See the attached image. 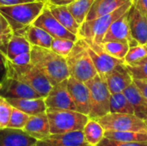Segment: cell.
Returning a JSON list of instances; mask_svg holds the SVG:
<instances>
[{"instance_id": "cell-45", "label": "cell", "mask_w": 147, "mask_h": 146, "mask_svg": "<svg viewBox=\"0 0 147 146\" xmlns=\"http://www.w3.org/2000/svg\"><path fill=\"white\" fill-rule=\"evenodd\" d=\"M144 121H145V123H146V126H147V117L144 120Z\"/></svg>"}, {"instance_id": "cell-38", "label": "cell", "mask_w": 147, "mask_h": 146, "mask_svg": "<svg viewBox=\"0 0 147 146\" xmlns=\"http://www.w3.org/2000/svg\"><path fill=\"white\" fill-rule=\"evenodd\" d=\"M12 29L5 19V17L3 15V14L0 12V35L2 34H12Z\"/></svg>"}, {"instance_id": "cell-33", "label": "cell", "mask_w": 147, "mask_h": 146, "mask_svg": "<svg viewBox=\"0 0 147 146\" xmlns=\"http://www.w3.org/2000/svg\"><path fill=\"white\" fill-rule=\"evenodd\" d=\"M29 116L28 114L12 107L9 120L7 128L11 129H17V130H22L27 124Z\"/></svg>"}, {"instance_id": "cell-21", "label": "cell", "mask_w": 147, "mask_h": 146, "mask_svg": "<svg viewBox=\"0 0 147 146\" xmlns=\"http://www.w3.org/2000/svg\"><path fill=\"white\" fill-rule=\"evenodd\" d=\"M9 104L28 115H34L47 111L44 97L39 98H12L7 99Z\"/></svg>"}, {"instance_id": "cell-37", "label": "cell", "mask_w": 147, "mask_h": 146, "mask_svg": "<svg viewBox=\"0 0 147 146\" xmlns=\"http://www.w3.org/2000/svg\"><path fill=\"white\" fill-rule=\"evenodd\" d=\"M9 60L14 65H28L31 63V55H30V52H25V53H22V54L16 56Z\"/></svg>"}, {"instance_id": "cell-31", "label": "cell", "mask_w": 147, "mask_h": 146, "mask_svg": "<svg viewBox=\"0 0 147 146\" xmlns=\"http://www.w3.org/2000/svg\"><path fill=\"white\" fill-rule=\"evenodd\" d=\"M147 59V45L137 44L130 46L127 55L124 58V63L127 65H134Z\"/></svg>"}, {"instance_id": "cell-5", "label": "cell", "mask_w": 147, "mask_h": 146, "mask_svg": "<svg viewBox=\"0 0 147 146\" xmlns=\"http://www.w3.org/2000/svg\"><path fill=\"white\" fill-rule=\"evenodd\" d=\"M131 6L132 0L109 14L104 15L93 20L84 21L80 26L78 38L90 40L98 45H102L103 37L110 25L116 19L127 12Z\"/></svg>"}, {"instance_id": "cell-39", "label": "cell", "mask_w": 147, "mask_h": 146, "mask_svg": "<svg viewBox=\"0 0 147 146\" xmlns=\"http://www.w3.org/2000/svg\"><path fill=\"white\" fill-rule=\"evenodd\" d=\"M132 4L147 16V0H132Z\"/></svg>"}, {"instance_id": "cell-44", "label": "cell", "mask_w": 147, "mask_h": 146, "mask_svg": "<svg viewBox=\"0 0 147 146\" xmlns=\"http://www.w3.org/2000/svg\"><path fill=\"white\" fill-rule=\"evenodd\" d=\"M47 3L54 5H68L75 0H47Z\"/></svg>"}, {"instance_id": "cell-14", "label": "cell", "mask_w": 147, "mask_h": 146, "mask_svg": "<svg viewBox=\"0 0 147 146\" xmlns=\"http://www.w3.org/2000/svg\"><path fill=\"white\" fill-rule=\"evenodd\" d=\"M34 146H91L84 137L83 131L50 134L45 139L36 140Z\"/></svg>"}, {"instance_id": "cell-23", "label": "cell", "mask_w": 147, "mask_h": 146, "mask_svg": "<svg viewBox=\"0 0 147 146\" xmlns=\"http://www.w3.org/2000/svg\"><path fill=\"white\" fill-rule=\"evenodd\" d=\"M131 0H94L85 21L109 14Z\"/></svg>"}, {"instance_id": "cell-22", "label": "cell", "mask_w": 147, "mask_h": 146, "mask_svg": "<svg viewBox=\"0 0 147 146\" xmlns=\"http://www.w3.org/2000/svg\"><path fill=\"white\" fill-rule=\"evenodd\" d=\"M47 4L51 13L53 15V16L66 29H68L70 32H71L72 34L78 36L81 25L78 23V22L72 16V15L71 14V12L67 8V5H54L47 3Z\"/></svg>"}, {"instance_id": "cell-43", "label": "cell", "mask_w": 147, "mask_h": 146, "mask_svg": "<svg viewBox=\"0 0 147 146\" xmlns=\"http://www.w3.org/2000/svg\"><path fill=\"white\" fill-rule=\"evenodd\" d=\"M11 34H7L0 35V49H2L4 52H6L7 44H8V41H9Z\"/></svg>"}, {"instance_id": "cell-42", "label": "cell", "mask_w": 147, "mask_h": 146, "mask_svg": "<svg viewBox=\"0 0 147 146\" xmlns=\"http://www.w3.org/2000/svg\"><path fill=\"white\" fill-rule=\"evenodd\" d=\"M32 1H35V0H0V6H10L18 3H28Z\"/></svg>"}, {"instance_id": "cell-19", "label": "cell", "mask_w": 147, "mask_h": 146, "mask_svg": "<svg viewBox=\"0 0 147 146\" xmlns=\"http://www.w3.org/2000/svg\"><path fill=\"white\" fill-rule=\"evenodd\" d=\"M36 139L22 130L0 129V146H34Z\"/></svg>"}, {"instance_id": "cell-24", "label": "cell", "mask_w": 147, "mask_h": 146, "mask_svg": "<svg viewBox=\"0 0 147 146\" xmlns=\"http://www.w3.org/2000/svg\"><path fill=\"white\" fill-rule=\"evenodd\" d=\"M19 34H22L31 46L51 48L53 38L45 30L34 24H31Z\"/></svg>"}, {"instance_id": "cell-40", "label": "cell", "mask_w": 147, "mask_h": 146, "mask_svg": "<svg viewBox=\"0 0 147 146\" xmlns=\"http://www.w3.org/2000/svg\"><path fill=\"white\" fill-rule=\"evenodd\" d=\"M5 52L0 49V82L6 77V64H5Z\"/></svg>"}, {"instance_id": "cell-11", "label": "cell", "mask_w": 147, "mask_h": 146, "mask_svg": "<svg viewBox=\"0 0 147 146\" xmlns=\"http://www.w3.org/2000/svg\"><path fill=\"white\" fill-rule=\"evenodd\" d=\"M67 79L53 85L47 96L44 97L47 108L77 111L76 105L68 90Z\"/></svg>"}, {"instance_id": "cell-12", "label": "cell", "mask_w": 147, "mask_h": 146, "mask_svg": "<svg viewBox=\"0 0 147 146\" xmlns=\"http://www.w3.org/2000/svg\"><path fill=\"white\" fill-rule=\"evenodd\" d=\"M0 96L5 99L42 97L28 85L8 77H5L0 82Z\"/></svg>"}, {"instance_id": "cell-17", "label": "cell", "mask_w": 147, "mask_h": 146, "mask_svg": "<svg viewBox=\"0 0 147 146\" xmlns=\"http://www.w3.org/2000/svg\"><path fill=\"white\" fill-rule=\"evenodd\" d=\"M127 17L132 37L139 44L147 45V16L132 4L127 11Z\"/></svg>"}, {"instance_id": "cell-41", "label": "cell", "mask_w": 147, "mask_h": 146, "mask_svg": "<svg viewBox=\"0 0 147 146\" xmlns=\"http://www.w3.org/2000/svg\"><path fill=\"white\" fill-rule=\"evenodd\" d=\"M134 83L147 98V79H134Z\"/></svg>"}, {"instance_id": "cell-8", "label": "cell", "mask_w": 147, "mask_h": 146, "mask_svg": "<svg viewBox=\"0 0 147 146\" xmlns=\"http://www.w3.org/2000/svg\"><path fill=\"white\" fill-rule=\"evenodd\" d=\"M105 130L130 131L147 133V126L143 120L132 114L109 113L96 119Z\"/></svg>"}, {"instance_id": "cell-4", "label": "cell", "mask_w": 147, "mask_h": 146, "mask_svg": "<svg viewBox=\"0 0 147 146\" xmlns=\"http://www.w3.org/2000/svg\"><path fill=\"white\" fill-rule=\"evenodd\" d=\"M65 59L70 77L81 82L85 83L98 74L86 49L84 39H78L72 50Z\"/></svg>"}, {"instance_id": "cell-32", "label": "cell", "mask_w": 147, "mask_h": 146, "mask_svg": "<svg viewBox=\"0 0 147 146\" xmlns=\"http://www.w3.org/2000/svg\"><path fill=\"white\" fill-rule=\"evenodd\" d=\"M74 40H69V39H64V38H53L51 45V49L56 52L57 54L66 58L68 54L72 50L74 45Z\"/></svg>"}, {"instance_id": "cell-3", "label": "cell", "mask_w": 147, "mask_h": 146, "mask_svg": "<svg viewBox=\"0 0 147 146\" xmlns=\"http://www.w3.org/2000/svg\"><path fill=\"white\" fill-rule=\"evenodd\" d=\"M5 64L6 77L22 82L34 89L42 97H46L53 88L52 83L45 75L31 63L24 65H16L6 57Z\"/></svg>"}, {"instance_id": "cell-35", "label": "cell", "mask_w": 147, "mask_h": 146, "mask_svg": "<svg viewBox=\"0 0 147 146\" xmlns=\"http://www.w3.org/2000/svg\"><path fill=\"white\" fill-rule=\"evenodd\" d=\"M126 66L133 79H147V59L136 65Z\"/></svg>"}, {"instance_id": "cell-15", "label": "cell", "mask_w": 147, "mask_h": 146, "mask_svg": "<svg viewBox=\"0 0 147 146\" xmlns=\"http://www.w3.org/2000/svg\"><path fill=\"white\" fill-rule=\"evenodd\" d=\"M110 40H119L127 42L130 46L139 44L131 34L127 12L122 15L121 17L116 19L109 28L106 32L102 42L110 41Z\"/></svg>"}, {"instance_id": "cell-18", "label": "cell", "mask_w": 147, "mask_h": 146, "mask_svg": "<svg viewBox=\"0 0 147 146\" xmlns=\"http://www.w3.org/2000/svg\"><path fill=\"white\" fill-rule=\"evenodd\" d=\"M22 131L36 140L45 139L50 135V125L47 113L30 115Z\"/></svg>"}, {"instance_id": "cell-30", "label": "cell", "mask_w": 147, "mask_h": 146, "mask_svg": "<svg viewBox=\"0 0 147 146\" xmlns=\"http://www.w3.org/2000/svg\"><path fill=\"white\" fill-rule=\"evenodd\" d=\"M102 46L103 50L108 52L109 55L116 58L118 59H121L124 61V58L127 55L130 46L127 42L119 41V40H110L102 43Z\"/></svg>"}, {"instance_id": "cell-9", "label": "cell", "mask_w": 147, "mask_h": 146, "mask_svg": "<svg viewBox=\"0 0 147 146\" xmlns=\"http://www.w3.org/2000/svg\"><path fill=\"white\" fill-rule=\"evenodd\" d=\"M80 39V38H79ZM86 49L94 63L98 75L105 79L107 75L110 73L118 65L124 63L123 60L114 58L106 52L102 45H98L92 40L84 39Z\"/></svg>"}, {"instance_id": "cell-16", "label": "cell", "mask_w": 147, "mask_h": 146, "mask_svg": "<svg viewBox=\"0 0 147 146\" xmlns=\"http://www.w3.org/2000/svg\"><path fill=\"white\" fill-rule=\"evenodd\" d=\"M109 89L111 94L123 92L133 82L134 79L128 72L125 63L118 65L105 77Z\"/></svg>"}, {"instance_id": "cell-1", "label": "cell", "mask_w": 147, "mask_h": 146, "mask_svg": "<svg viewBox=\"0 0 147 146\" xmlns=\"http://www.w3.org/2000/svg\"><path fill=\"white\" fill-rule=\"evenodd\" d=\"M30 55L31 64L45 75L53 86L70 77L65 58L51 48L31 46Z\"/></svg>"}, {"instance_id": "cell-28", "label": "cell", "mask_w": 147, "mask_h": 146, "mask_svg": "<svg viewBox=\"0 0 147 146\" xmlns=\"http://www.w3.org/2000/svg\"><path fill=\"white\" fill-rule=\"evenodd\" d=\"M94 0H75L67 5V8L75 20L80 25L85 21Z\"/></svg>"}, {"instance_id": "cell-29", "label": "cell", "mask_w": 147, "mask_h": 146, "mask_svg": "<svg viewBox=\"0 0 147 146\" xmlns=\"http://www.w3.org/2000/svg\"><path fill=\"white\" fill-rule=\"evenodd\" d=\"M109 108H110V113L134 114V108L123 92L111 94Z\"/></svg>"}, {"instance_id": "cell-13", "label": "cell", "mask_w": 147, "mask_h": 146, "mask_svg": "<svg viewBox=\"0 0 147 146\" xmlns=\"http://www.w3.org/2000/svg\"><path fill=\"white\" fill-rule=\"evenodd\" d=\"M68 90L76 105L77 111L89 116L90 112V95L88 86L72 77L67 79Z\"/></svg>"}, {"instance_id": "cell-20", "label": "cell", "mask_w": 147, "mask_h": 146, "mask_svg": "<svg viewBox=\"0 0 147 146\" xmlns=\"http://www.w3.org/2000/svg\"><path fill=\"white\" fill-rule=\"evenodd\" d=\"M123 93L130 102L134 108V114L144 120L147 117L146 97L142 94L134 82L123 91Z\"/></svg>"}, {"instance_id": "cell-36", "label": "cell", "mask_w": 147, "mask_h": 146, "mask_svg": "<svg viewBox=\"0 0 147 146\" xmlns=\"http://www.w3.org/2000/svg\"><path fill=\"white\" fill-rule=\"evenodd\" d=\"M96 146H147V142H118L104 137Z\"/></svg>"}, {"instance_id": "cell-34", "label": "cell", "mask_w": 147, "mask_h": 146, "mask_svg": "<svg viewBox=\"0 0 147 146\" xmlns=\"http://www.w3.org/2000/svg\"><path fill=\"white\" fill-rule=\"evenodd\" d=\"M12 106L7 99L0 96V129H5L8 126Z\"/></svg>"}, {"instance_id": "cell-27", "label": "cell", "mask_w": 147, "mask_h": 146, "mask_svg": "<svg viewBox=\"0 0 147 146\" xmlns=\"http://www.w3.org/2000/svg\"><path fill=\"white\" fill-rule=\"evenodd\" d=\"M104 137L118 142H147L146 133L105 130Z\"/></svg>"}, {"instance_id": "cell-2", "label": "cell", "mask_w": 147, "mask_h": 146, "mask_svg": "<svg viewBox=\"0 0 147 146\" xmlns=\"http://www.w3.org/2000/svg\"><path fill=\"white\" fill-rule=\"evenodd\" d=\"M47 3V0H35L10 6H0V12L9 22L13 33H21L33 24Z\"/></svg>"}, {"instance_id": "cell-10", "label": "cell", "mask_w": 147, "mask_h": 146, "mask_svg": "<svg viewBox=\"0 0 147 146\" xmlns=\"http://www.w3.org/2000/svg\"><path fill=\"white\" fill-rule=\"evenodd\" d=\"M33 24L45 30L53 38H64L72 40L74 41H77L78 39L76 34L66 29L53 16L47 3L39 16L34 20Z\"/></svg>"}, {"instance_id": "cell-25", "label": "cell", "mask_w": 147, "mask_h": 146, "mask_svg": "<svg viewBox=\"0 0 147 146\" xmlns=\"http://www.w3.org/2000/svg\"><path fill=\"white\" fill-rule=\"evenodd\" d=\"M30 51L31 44L28 42L26 37L22 34L12 33L7 44L5 52L6 57L9 59H11L19 54L30 52Z\"/></svg>"}, {"instance_id": "cell-7", "label": "cell", "mask_w": 147, "mask_h": 146, "mask_svg": "<svg viewBox=\"0 0 147 146\" xmlns=\"http://www.w3.org/2000/svg\"><path fill=\"white\" fill-rule=\"evenodd\" d=\"M90 95V119L96 120L110 113V96L107 82L100 75H96L93 78L85 82Z\"/></svg>"}, {"instance_id": "cell-26", "label": "cell", "mask_w": 147, "mask_h": 146, "mask_svg": "<svg viewBox=\"0 0 147 146\" xmlns=\"http://www.w3.org/2000/svg\"><path fill=\"white\" fill-rule=\"evenodd\" d=\"M85 141L91 146H96L103 138L105 129L94 119H90L83 129Z\"/></svg>"}, {"instance_id": "cell-6", "label": "cell", "mask_w": 147, "mask_h": 146, "mask_svg": "<svg viewBox=\"0 0 147 146\" xmlns=\"http://www.w3.org/2000/svg\"><path fill=\"white\" fill-rule=\"evenodd\" d=\"M51 134L83 131L89 116L76 110L47 108Z\"/></svg>"}]
</instances>
